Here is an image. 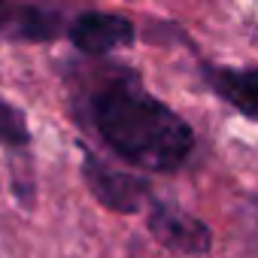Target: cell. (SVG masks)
I'll return each instance as SVG.
<instances>
[{
  "mask_svg": "<svg viewBox=\"0 0 258 258\" xmlns=\"http://www.w3.org/2000/svg\"><path fill=\"white\" fill-rule=\"evenodd\" d=\"M82 115L100 143L134 170L176 173L195 152L191 124L127 67L103 70L82 94Z\"/></svg>",
  "mask_w": 258,
  "mask_h": 258,
  "instance_id": "obj_1",
  "label": "cell"
},
{
  "mask_svg": "<svg viewBox=\"0 0 258 258\" xmlns=\"http://www.w3.org/2000/svg\"><path fill=\"white\" fill-rule=\"evenodd\" d=\"M82 179H85L88 191L94 195V201L100 207H106L109 213L134 216L146 204H152V188L140 173L115 170L91 149H82Z\"/></svg>",
  "mask_w": 258,
  "mask_h": 258,
  "instance_id": "obj_2",
  "label": "cell"
},
{
  "mask_svg": "<svg viewBox=\"0 0 258 258\" xmlns=\"http://www.w3.org/2000/svg\"><path fill=\"white\" fill-rule=\"evenodd\" d=\"M67 40L73 49H79L88 58H103L112 55L115 49H124L137 40V25L121 16V13H106V10H82L76 19L67 25Z\"/></svg>",
  "mask_w": 258,
  "mask_h": 258,
  "instance_id": "obj_3",
  "label": "cell"
},
{
  "mask_svg": "<svg viewBox=\"0 0 258 258\" xmlns=\"http://www.w3.org/2000/svg\"><path fill=\"white\" fill-rule=\"evenodd\" d=\"M146 228L164 249H173V252H182V255H204L213 246L210 225L204 219L185 213L176 204L152 201L149 213H146Z\"/></svg>",
  "mask_w": 258,
  "mask_h": 258,
  "instance_id": "obj_4",
  "label": "cell"
},
{
  "mask_svg": "<svg viewBox=\"0 0 258 258\" xmlns=\"http://www.w3.org/2000/svg\"><path fill=\"white\" fill-rule=\"evenodd\" d=\"M64 13L43 4H0V37L16 43H52L67 34Z\"/></svg>",
  "mask_w": 258,
  "mask_h": 258,
  "instance_id": "obj_5",
  "label": "cell"
},
{
  "mask_svg": "<svg viewBox=\"0 0 258 258\" xmlns=\"http://www.w3.org/2000/svg\"><path fill=\"white\" fill-rule=\"evenodd\" d=\"M207 88L234 106L240 115L258 121V67H213L204 64Z\"/></svg>",
  "mask_w": 258,
  "mask_h": 258,
  "instance_id": "obj_6",
  "label": "cell"
},
{
  "mask_svg": "<svg viewBox=\"0 0 258 258\" xmlns=\"http://www.w3.org/2000/svg\"><path fill=\"white\" fill-rule=\"evenodd\" d=\"M28 143H31V127H28L25 109L10 103L0 94V146L4 149H25Z\"/></svg>",
  "mask_w": 258,
  "mask_h": 258,
  "instance_id": "obj_7",
  "label": "cell"
}]
</instances>
